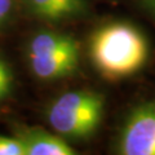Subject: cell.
Wrapping results in <instances>:
<instances>
[{
  "label": "cell",
  "mask_w": 155,
  "mask_h": 155,
  "mask_svg": "<svg viewBox=\"0 0 155 155\" xmlns=\"http://www.w3.org/2000/svg\"><path fill=\"white\" fill-rule=\"evenodd\" d=\"M147 41L128 23H110L91 38L89 56L96 70L106 79H123L138 71L147 60Z\"/></svg>",
  "instance_id": "cell-1"
},
{
  "label": "cell",
  "mask_w": 155,
  "mask_h": 155,
  "mask_svg": "<svg viewBox=\"0 0 155 155\" xmlns=\"http://www.w3.org/2000/svg\"><path fill=\"white\" fill-rule=\"evenodd\" d=\"M104 106V97L96 92H67L48 109V122L57 133L65 137L85 138L98 128Z\"/></svg>",
  "instance_id": "cell-2"
},
{
  "label": "cell",
  "mask_w": 155,
  "mask_h": 155,
  "mask_svg": "<svg viewBox=\"0 0 155 155\" xmlns=\"http://www.w3.org/2000/svg\"><path fill=\"white\" fill-rule=\"evenodd\" d=\"M118 150L123 155H155V104L140 105L130 113Z\"/></svg>",
  "instance_id": "cell-3"
},
{
  "label": "cell",
  "mask_w": 155,
  "mask_h": 155,
  "mask_svg": "<svg viewBox=\"0 0 155 155\" xmlns=\"http://www.w3.org/2000/svg\"><path fill=\"white\" fill-rule=\"evenodd\" d=\"M31 70L41 80H56L69 76L76 70L79 62V47L41 56H30Z\"/></svg>",
  "instance_id": "cell-4"
},
{
  "label": "cell",
  "mask_w": 155,
  "mask_h": 155,
  "mask_svg": "<svg viewBox=\"0 0 155 155\" xmlns=\"http://www.w3.org/2000/svg\"><path fill=\"white\" fill-rule=\"evenodd\" d=\"M17 137L25 146L26 155H74L76 154L62 137L38 128L21 130Z\"/></svg>",
  "instance_id": "cell-5"
},
{
  "label": "cell",
  "mask_w": 155,
  "mask_h": 155,
  "mask_svg": "<svg viewBox=\"0 0 155 155\" xmlns=\"http://www.w3.org/2000/svg\"><path fill=\"white\" fill-rule=\"evenodd\" d=\"M32 13L48 21H60L80 14L85 9V0H28Z\"/></svg>",
  "instance_id": "cell-6"
},
{
  "label": "cell",
  "mask_w": 155,
  "mask_h": 155,
  "mask_svg": "<svg viewBox=\"0 0 155 155\" xmlns=\"http://www.w3.org/2000/svg\"><path fill=\"white\" fill-rule=\"evenodd\" d=\"M79 47L74 38L60 32H40L31 40L28 47V57L41 56L58 51H66Z\"/></svg>",
  "instance_id": "cell-7"
},
{
  "label": "cell",
  "mask_w": 155,
  "mask_h": 155,
  "mask_svg": "<svg viewBox=\"0 0 155 155\" xmlns=\"http://www.w3.org/2000/svg\"><path fill=\"white\" fill-rule=\"evenodd\" d=\"M0 155H26L25 146L18 137L0 134Z\"/></svg>",
  "instance_id": "cell-8"
},
{
  "label": "cell",
  "mask_w": 155,
  "mask_h": 155,
  "mask_svg": "<svg viewBox=\"0 0 155 155\" xmlns=\"http://www.w3.org/2000/svg\"><path fill=\"white\" fill-rule=\"evenodd\" d=\"M12 72L5 61L0 58V100L7 97L12 88Z\"/></svg>",
  "instance_id": "cell-9"
},
{
  "label": "cell",
  "mask_w": 155,
  "mask_h": 155,
  "mask_svg": "<svg viewBox=\"0 0 155 155\" xmlns=\"http://www.w3.org/2000/svg\"><path fill=\"white\" fill-rule=\"evenodd\" d=\"M11 8H12V0H0V22H3L7 18Z\"/></svg>",
  "instance_id": "cell-10"
},
{
  "label": "cell",
  "mask_w": 155,
  "mask_h": 155,
  "mask_svg": "<svg viewBox=\"0 0 155 155\" xmlns=\"http://www.w3.org/2000/svg\"><path fill=\"white\" fill-rule=\"evenodd\" d=\"M143 5L155 16V0H143Z\"/></svg>",
  "instance_id": "cell-11"
}]
</instances>
